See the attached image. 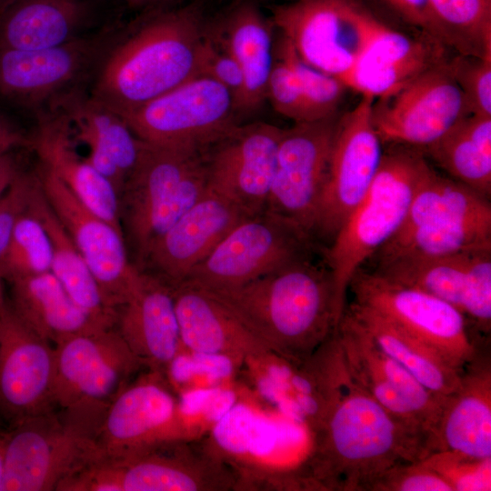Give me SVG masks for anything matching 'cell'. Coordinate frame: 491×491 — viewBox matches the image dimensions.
Masks as SVG:
<instances>
[{"label":"cell","mask_w":491,"mask_h":491,"mask_svg":"<svg viewBox=\"0 0 491 491\" xmlns=\"http://www.w3.org/2000/svg\"><path fill=\"white\" fill-rule=\"evenodd\" d=\"M200 75L214 79L229 91L238 114L244 93L242 70L232 55L207 33L206 28L200 55Z\"/></svg>","instance_id":"bcb514c9"},{"label":"cell","mask_w":491,"mask_h":491,"mask_svg":"<svg viewBox=\"0 0 491 491\" xmlns=\"http://www.w3.org/2000/svg\"><path fill=\"white\" fill-rule=\"evenodd\" d=\"M55 347L0 302V416L9 428L54 408Z\"/></svg>","instance_id":"44dd1931"},{"label":"cell","mask_w":491,"mask_h":491,"mask_svg":"<svg viewBox=\"0 0 491 491\" xmlns=\"http://www.w3.org/2000/svg\"><path fill=\"white\" fill-rule=\"evenodd\" d=\"M468 115L469 107L448 58L372 105L373 125L382 144L420 149Z\"/></svg>","instance_id":"ac0fdd59"},{"label":"cell","mask_w":491,"mask_h":491,"mask_svg":"<svg viewBox=\"0 0 491 491\" xmlns=\"http://www.w3.org/2000/svg\"><path fill=\"white\" fill-rule=\"evenodd\" d=\"M427 449L428 455L447 451L476 460L491 458L489 362L478 357L465 369L460 386L443 401Z\"/></svg>","instance_id":"f1b7e54d"},{"label":"cell","mask_w":491,"mask_h":491,"mask_svg":"<svg viewBox=\"0 0 491 491\" xmlns=\"http://www.w3.org/2000/svg\"><path fill=\"white\" fill-rule=\"evenodd\" d=\"M172 288L185 348L228 356L241 367L247 356L266 350L222 303L205 289L188 283Z\"/></svg>","instance_id":"4dcf8cb0"},{"label":"cell","mask_w":491,"mask_h":491,"mask_svg":"<svg viewBox=\"0 0 491 491\" xmlns=\"http://www.w3.org/2000/svg\"><path fill=\"white\" fill-rule=\"evenodd\" d=\"M114 327L145 369L165 374L183 346L173 288L144 272L131 296L117 308Z\"/></svg>","instance_id":"4316f807"},{"label":"cell","mask_w":491,"mask_h":491,"mask_svg":"<svg viewBox=\"0 0 491 491\" xmlns=\"http://www.w3.org/2000/svg\"><path fill=\"white\" fill-rule=\"evenodd\" d=\"M8 0H0V8L7 2Z\"/></svg>","instance_id":"9f6ffc18"},{"label":"cell","mask_w":491,"mask_h":491,"mask_svg":"<svg viewBox=\"0 0 491 491\" xmlns=\"http://www.w3.org/2000/svg\"><path fill=\"white\" fill-rule=\"evenodd\" d=\"M491 248V215L445 220L399 230L370 258L440 257Z\"/></svg>","instance_id":"8d00e7d4"},{"label":"cell","mask_w":491,"mask_h":491,"mask_svg":"<svg viewBox=\"0 0 491 491\" xmlns=\"http://www.w3.org/2000/svg\"><path fill=\"white\" fill-rule=\"evenodd\" d=\"M207 33L238 63L244 76L238 115L260 109L266 100L274 62L276 28L253 0H237L205 22Z\"/></svg>","instance_id":"83f0119b"},{"label":"cell","mask_w":491,"mask_h":491,"mask_svg":"<svg viewBox=\"0 0 491 491\" xmlns=\"http://www.w3.org/2000/svg\"><path fill=\"white\" fill-rule=\"evenodd\" d=\"M241 396L238 386L199 388L177 396L174 438L197 441L205 437Z\"/></svg>","instance_id":"f35d334b"},{"label":"cell","mask_w":491,"mask_h":491,"mask_svg":"<svg viewBox=\"0 0 491 491\" xmlns=\"http://www.w3.org/2000/svg\"><path fill=\"white\" fill-rule=\"evenodd\" d=\"M281 115L295 123L306 122L301 87L291 65L274 50V62L267 81L266 100Z\"/></svg>","instance_id":"f6af8a7d"},{"label":"cell","mask_w":491,"mask_h":491,"mask_svg":"<svg viewBox=\"0 0 491 491\" xmlns=\"http://www.w3.org/2000/svg\"><path fill=\"white\" fill-rule=\"evenodd\" d=\"M41 191L90 268L106 306L115 311L137 287L142 272L131 262L124 234L99 217L42 164Z\"/></svg>","instance_id":"9a60e30c"},{"label":"cell","mask_w":491,"mask_h":491,"mask_svg":"<svg viewBox=\"0 0 491 491\" xmlns=\"http://www.w3.org/2000/svg\"><path fill=\"white\" fill-rule=\"evenodd\" d=\"M6 439V432L0 431V491L4 488Z\"/></svg>","instance_id":"f5cc1de1"},{"label":"cell","mask_w":491,"mask_h":491,"mask_svg":"<svg viewBox=\"0 0 491 491\" xmlns=\"http://www.w3.org/2000/svg\"><path fill=\"white\" fill-rule=\"evenodd\" d=\"M446 47L426 35L412 37L385 24L342 82L361 95L387 97L446 61Z\"/></svg>","instance_id":"484cf974"},{"label":"cell","mask_w":491,"mask_h":491,"mask_svg":"<svg viewBox=\"0 0 491 491\" xmlns=\"http://www.w3.org/2000/svg\"><path fill=\"white\" fill-rule=\"evenodd\" d=\"M121 117L145 142L196 148L239 125L229 91L201 75Z\"/></svg>","instance_id":"4fadbf2b"},{"label":"cell","mask_w":491,"mask_h":491,"mask_svg":"<svg viewBox=\"0 0 491 491\" xmlns=\"http://www.w3.org/2000/svg\"><path fill=\"white\" fill-rule=\"evenodd\" d=\"M30 136L0 112V156L20 147H30Z\"/></svg>","instance_id":"f907efd6"},{"label":"cell","mask_w":491,"mask_h":491,"mask_svg":"<svg viewBox=\"0 0 491 491\" xmlns=\"http://www.w3.org/2000/svg\"><path fill=\"white\" fill-rule=\"evenodd\" d=\"M132 7H144L152 5L165 0H122Z\"/></svg>","instance_id":"db71d44e"},{"label":"cell","mask_w":491,"mask_h":491,"mask_svg":"<svg viewBox=\"0 0 491 491\" xmlns=\"http://www.w3.org/2000/svg\"><path fill=\"white\" fill-rule=\"evenodd\" d=\"M335 336L350 379L427 441L445 398L428 391L386 354L346 308Z\"/></svg>","instance_id":"5bb4252c"},{"label":"cell","mask_w":491,"mask_h":491,"mask_svg":"<svg viewBox=\"0 0 491 491\" xmlns=\"http://www.w3.org/2000/svg\"><path fill=\"white\" fill-rule=\"evenodd\" d=\"M339 116L283 128L277 147L266 211L294 223L315 239Z\"/></svg>","instance_id":"2e32d148"},{"label":"cell","mask_w":491,"mask_h":491,"mask_svg":"<svg viewBox=\"0 0 491 491\" xmlns=\"http://www.w3.org/2000/svg\"><path fill=\"white\" fill-rule=\"evenodd\" d=\"M54 347L53 406L96 437L112 401L145 367L115 327L74 335Z\"/></svg>","instance_id":"8992f818"},{"label":"cell","mask_w":491,"mask_h":491,"mask_svg":"<svg viewBox=\"0 0 491 491\" xmlns=\"http://www.w3.org/2000/svg\"><path fill=\"white\" fill-rule=\"evenodd\" d=\"M48 110L60 111L67 117L74 140L89 149L85 160L113 185L119 197L144 141L118 114L81 89L60 97Z\"/></svg>","instance_id":"d4e9b609"},{"label":"cell","mask_w":491,"mask_h":491,"mask_svg":"<svg viewBox=\"0 0 491 491\" xmlns=\"http://www.w3.org/2000/svg\"><path fill=\"white\" fill-rule=\"evenodd\" d=\"M243 364L240 375L257 396L312 435L321 426L346 372L335 334L304 361L265 350Z\"/></svg>","instance_id":"8fae6325"},{"label":"cell","mask_w":491,"mask_h":491,"mask_svg":"<svg viewBox=\"0 0 491 491\" xmlns=\"http://www.w3.org/2000/svg\"><path fill=\"white\" fill-rule=\"evenodd\" d=\"M374 101L361 95L338 118L315 231L316 241L327 246L365 195L381 162L382 143L372 122Z\"/></svg>","instance_id":"e0dca14e"},{"label":"cell","mask_w":491,"mask_h":491,"mask_svg":"<svg viewBox=\"0 0 491 491\" xmlns=\"http://www.w3.org/2000/svg\"><path fill=\"white\" fill-rule=\"evenodd\" d=\"M28 209L48 234L52 246L50 271L87 315L105 327H114L116 312L106 306L90 268L45 200L39 180L30 197Z\"/></svg>","instance_id":"e575fe53"},{"label":"cell","mask_w":491,"mask_h":491,"mask_svg":"<svg viewBox=\"0 0 491 491\" xmlns=\"http://www.w3.org/2000/svg\"><path fill=\"white\" fill-rule=\"evenodd\" d=\"M202 149L144 141L118 197L127 252L139 271L152 246L206 192Z\"/></svg>","instance_id":"5b68a950"},{"label":"cell","mask_w":491,"mask_h":491,"mask_svg":"<svg viewBox=\"0 0 491 491\" xmlns=\"http://www.w3.org/2000/svg\"><path fill=\"white\" fill-rule=\"evenodd\" d=\"M402 21L450 47L448 38L435 16L429 0H378Z\"/></svg>","instance_id":"681fc988"},{"label":"cell","mask_w":491,"mask_h":491,"mask_svg":"<svg viewBox=\"0 0 491 491\" xmlns=\"http://www.w3.org/2000/svg\"><path fill=\"white\" fill-rule=\"evenodd\" d=\"M372 491H453L452 486L422 461L399 465L386 473Z\"/></svg>","instance_id":"7dc6e473"},{"label":"cell","mask_w":491,"mask_h":491,"mask_svg":"<svg viewBox=\"0 0 491 491\" xmlns=\"http://www.w3.org/2000/svg\"><path fill=\"white\" fill-rule=\"evenodd\" d=\"M21 170L14 151L0 156V199Z\"/></svg>","instance_id":"816d5d0a"},{"label":"cell","mask_w":491,"mask_h":491,"mask_svg":"<svg viewBox=\"0 0 491 491\" xmlns=\"http://www.w3.org/2000/svg\"><path fill=\"white\" fill-rule=\"evenodd\" d=\"M450 45L464 55L491 56V0H429Z\"/></svg>","instance_id":"74e56055"},{"label":"cell","mask_w":491,"mask_h":491,"mask_svg":"<svg viewBox=\"0 0 491 491\" xmlns=\"http://www.w3.org/2000/svg\"><path fill=\"white\" fill-rule=\"evenodd\" d=\"M106 457V456H105ZM115 491L236 490L232 466L205 439L167 440L111 458Z\"/></svg>","instance_id":"ffe728a7"},{"label":"cell","mask_w":491,"mask_h":491,"mask_svg":"<svg viewBox=\"0 0 491 491\" xmlns=\"http://www.w3.org/2000/svg\"><path fill=\"white\" fill-rule=\"evenodd\" d=\"M3 491H52L101 456L95 435L53 408L6 431Z\"/></svg>","instance_id":"9c48e42d"},{"label":"cell","mask_w":491,"mask_h":491,"mask_svg":"<svg viewBox=\"0 0 491 491\" xmlns=\"http://www.w3.org/2000/svg\"><path fill=\"white\" fill-rule=\"evenodd\" d=\"M247 217L233 203L207 189L152 246L140 271L176 286Z\"/></svg>","instance_id":"cb8c5ba5"},{"label":"cell","mask_w":491,"mask_h":491,"mask_svg":"<svg viewBox=\"0 0 491 491\" xmlns=\"http://www.w3.org/2000/svg\"><path fill=\"white\" fill-rule=\"evenodd\" d=\"M38 177L35 172L20 171L0 199V259L10 241L18 217L26 209Z\"/></svg>","instance_id":"c3c4849f"},{"label":"cell","mask_w":491,"mask_h":491,"mask_svg":"<svg viewBox=\"0 0 491 491\" xmlns=\"http://www.w3.org/2000/svg\"><path fill=\"white\" fill-rule=\"evenodd\" d=\"M4 283L9 286L7 300L16 316L49 343L55 345L74 335L111 328L79 307L51 271Z\"/></svg>","instance_id":"d6a6232c"},{"label":"cell","mask_w":491,"mask_h":491,"mask_svg":"<svg viewBox=\"0 0 491 491\" xmlns=\"http://www.w3.org/2000/svg\"><path fill=\"white\" fill-rule=\"evenodd\" d=\"M4 296H5L4 282L0 278V302H1L2 298L4 297Z\"/></svg>","instance_id":"11a10c76"},{"label":"cell","mask_w":491,"mask_h":491,"mask_svg":"<svg viewBox=\"0 0 491 491\" xmlns=\"http://www.w3.org/2000/svg\"><path fill=\"white\" fill-rule=\"evenodd\" d=\"M283 128L237 125L202 149L207 189L248 216L266 211Z\"/></svg>","instance_id":"d6986e66"},{"label":"cell","mask_w":491,"mask_h":491,"mask_svg":"<svg viewBox=\"0 0 491 491\" xmlns=\"http://www.w3.org/2000/svg\"><path fill=\"white\" fill-rule=\"evenodd\" d=\"M353 303L370 308L419 339L461 372L480 356L466 316L451 304L419 289L360 268Z\"/></svg>","instance_id":"30bf717a"},{"label":"cell","mask_w":491,"mask_h":491,"mask_svg":"<svg viewBox=\"0 0 491 491\" xmlns=\"http://www.w3.org/2000/svg\"><path fill=\"white\" fill-rule=\"evenodd\" d=\"M441 476L453 491H486L491 488V458L476 460L436 451L421 460Z\"/></svg>","instance_id":"7bdbcfd3"},{"label":"cell","mask_w":491,"mask_h":491,"mask_svg":"<svg viewBox=\"0 0 491 491\" xmlns=\"http://www.w3.org/2000/svg\"><path fill=\"white\" fill-rule=\"evenodd\" d=\"M30 147L90 210L123 233L118 195L113 185L76 152L67 117L57 110L37 113Z\"/></svg>","instance_id":"f546056e"},{"label":"cell","mask_w":491,"mask_h":491,"mask_svg":"<svg viewBox=\"0 0 491 491\" xmlns=\"http://www.w3.org/2000/svg\"><path fill=\"white\" fill-rule=\"evenodd\" d=\"M427 455L426 438L359 388L346 370L313 434L303 473L312 490L372 491L392 468Z\"/></svg>","instance_id":"6da1fadb"},{"label":"cell","mask_w":491,"mask_h":491,"mask_svg":"<svg viewBox=\"0 0 491 491\" xmlns=\"http://www.w3.org/2000/svg\"><path fill=\"white\" fill-rule=\"evenodd\" d=\"M270 12L303 61L341 82L385 25L357 0H296Z\"/></svg>","instance_id":"52a82bcc"},{"label":"cell","mask_w":491,"mask_h":491,"mask_svg":"<svg viewBox=\"0 0 491 491\" xmlns=\"http://www.w3.org/2000/svg\"><path fill=\"white\" fill-rule=\"evenodd\" d=\"M448 65L470 113L491 116V56L457 54L448 59Z\"/></svg>","instance_id":"ee69618b"},{"label":"cell","mask_w":491,"mask_h":491,"mask_svg":"<svg viewBox=\"0 0 491 491\" xmlns=\"http://www.w3.org/2000/svg\"><path fill=\"white\" fill-rule=\"evenodd\" d=\"M346 308L377 346L428 391L446 398L460 386L463 372L430 346L370 308L354 303Z\"/></svg>","instance_id":"836d02e7"},{"label":"cell","mask_w":491,"mask_h":491,"mask_svg":"<svg viewBox=\"0 0 491 491\" xmlns=\"http://www.w3.org/2000/svg\"><path fill=\"white\" fill-rule=\"evenodd\" d=\"M52 246L47 232L28 209L18 217L0 259V278L8 280L51 270Z\"/></svg>","instance_id":"ab89813d"},{"label":"cell","mask_w":491,"mask_h":491,"mask_svg":"<svg viewBox=\"0 0 491 491\" xmlns=\"http://www.w3.org/2000/svg\"><path fill=\"white\" fill-rule=\"evenodd\" d=\"M448 177L489 199L491 195V116L471 114L421 149Z\"/></svg>","instance_id":"d590c367"},{"label":"cell","mask_w":491,"mask_h":491,"mask_svg":"<svg viewBox=\"0 0 491 491\" xmlns=\"http://www.w3.org/2000/svg\"><path fill=\"white\" fill-rule=\"evenodd\" d=\"M318 246L298 225L265 211L236 225L183 283L203 288L239 286L315 256Z\"/></svg>","instance_id":"ba28073f"},{"label":"cell","mask_w":491,"mask_h":491,"mask_svg":"<svg viewBox=\"0 0 491 491\" xmlns=\"http://www.w3.org/2000/svg\"><path fill=\"white\" fill-rule=\"evenodd\" d=\"M432 167L420 148L388 145L358 205L322 252L331 272L341 319L355 274L400 229L411 202Z\"/></svg>","instance_id":"277c9868"},{"label":"cell","mask_w":491,"mask_h":491,"mask_svg":"<svg viewBox=\"0 0 491 491\" xmlns=\"http://www.w3.org/2000/svg\"><path fill=\"white\" fill-rule=\"evenodd\" d=\"M274 50L285 58L298 79L306 122L337 115L339 106L348 88L338 78L324 73L303 61L287 38L279 34Z\"/></svg>","instance_id":"b9f144b4"},{"label":"cell","mask_w":491,"mask_h":491,"mask_svg":"<svg viewBox=\"0 0 491 491\" xmlns=\"http://www.w3.org/2000/svg\"><path fill=\"white\" fill-rule=\"evenodd\" d=\"M91 12L85 0H8L0 8V49L65 44L83 35Z\"/></svg>","instance_id":"1f68e13d"},{"label":"cell","mask_w":491,"mask_h":491,"mask_svg":"<svg viewBox=\"0 0 491 491\" xmlns=\"http://www.w3.org/2000/svg\"><path fill=\"white\" fill-rule=\"evenodd\" d=\"M203 289L222 303L266 350L292 361L313 356L339 323L331 272L324 260L316 263L315 256L239 286Z\"/></svg>","instance_id":"3957f363"},{"label":"cell","mask_w":491,"mask_h":491,"mask_svg":"<svg viewBox=\"0 0 491 491\" xmlns=\"http://www.w3.org/2000/svg\"><path fill=\"white\" fill-rule=\"evenodd\" d=\"M115 35L106 28L48 48L0 49V97L24 108H49L92 79Z\"/></svg>","instance_id":"7c38bea8"},{"label":"cell","mask_w":491,"mask_h":491,"mask_svg":"<svg viewBox=\"0 0 491 491\" xmlns=\"http://www.w3.org/2000/svg\"><path fill=\"white\" fill-rule=\"evenodd\" d=\"M291 1H296V0H291Z\"/></svg>","instance_id":"6f0895ef"},{"label":"cell","mask_w":491,"mask_h":491,"mask_svg":"<svg viewBox=\"0 0 491 491\" xmlns=\"http://www.w3.org/2000/svg\"><path fill=\"white\" fill-rule=\"evenodd\" d=\"M177 396L162 372L143 369L115 396L99 426L101 456L117 458L174 439Z\"/></svg>","instance_id":"603a6c76"},{"label":"cell","mask_w":491,"mask_h":491,"mask_svg":"<svg viewBox=\"0 0 491 491\" xmlns=\"http://www.w3.org/2000/svg\"><path fill=\"white\" fill-rule=\"evenodd\" d=\"M240 370L241 366L228 356L190 351L182 346L165 376L179 396L199 388L237 386Z\"/></svg>","instance_id":"60d3db41"},{"label":"cell","mask_w":491,"mask_h":491,"mask_svg":"<svg viewBox=\"0 0 491 491\" xmlns=\"http://www.w3.org/2000/svg\"><path fill=\"white\" fill-rule=\"evenodd\" d=\"M456 307L480 331L491 327V248L440 257H402L372 271Z\"/></svg>","instance_id":"7402d4cb"},{"label":"cell","mask_w":491,"mask_h":491,"mask_svg":"<svg viewBox=\"0 0 491 491\" xmlns=\"http://www.w3.org/2000/svg\"><path fill=\"white\" fill-rule=\"evenodd\" d=\"M201 3L154 12L116 35L92 77L90 96L124 116L199 75Z\"/></svg>","instance_id":"7a4b0ae2"}]
</instances>
